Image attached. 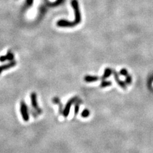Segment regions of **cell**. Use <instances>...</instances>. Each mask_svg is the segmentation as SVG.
Here are the masks:
<instances>
[{
	"label": "cell",
	"instance_id": "5bb4252c",
	"mask_svg": "<svg viewBox=\"0 0 153 153\" xmlns=\"http://www.w3.org/2000/svg\"><path fill=\"white\" fill-rule=\"evenodd\" d=\"M34 0H26V3H27V5L29 6H32Z\"/></svg>",
	"mask_w": 153,
	"mask_h": 153
},
{
	"label": "cell",
	"instance_id": "8992f818",
	"mask_svg": "<svg viewBox=\"0 0 153 153\" xmlns=\"http://www.w3.org/2000/svg\"><path fill=\"white\" fill-rule=\"evenodd\" d=\"M98 80V77L96 76H89L87 75L84 77V81L87 82H93Z\"/></svg>",
	"mask_w": 153,
	"mask_h": 153
},
{
	"label": "cell",
	"instance_id": "6da1fadb",
	"mask_svg": "<svg viewBox=\"0 0 153 153\" xmlns=\"http://www.w3.org/2000/svg\"><path fill=\"white\" fill-rule=\"evenodd\" d=\"M72 5L74 9L75 19L74 22H70L66 20H59L57 23V25L59 27H74L75 25L80 23L81 21V13H80L79 3L76 0H72Z\"/></svg>",
	"mask_w": 153,
	"mask_h": 153
},
{
	"label": "cell",
	"instance_id": "3957f363",
	"mask_svg": "<svg viewBox=\"0 0 153 153\" xmlns=\"http://www.w3.org/2000/svg\"><path fill=\"white\" fill-rule=\"evenodd\" d=\"M31 101L32 106L38 112V113H41L42 110L38 108V105L37 103V96L35 93H32L31 94Z\"/></svg>",
	"mask_w": 153,
	"mask_h": 153
},
{
	"label": "cell",
	"instance_id": "2e32d148",
	"mask_svg": "<svg viewBox=\"0 0 153 153\" xmlns=\"http://www.w3.org/2000/svg\"><path fill=\"white\" fill-rule=\"evenodd\" d=\"M79 110V107L78 104L75 105V115H76V114H78V112Z\"/></svg>",
	"mask_w": 153,
	"mask_h": 153
},
{
	"label": "cell",
	"instance_id": "52a82bcc",
	"mask_svg": "<svg viewBox=\"0 0 153 153\" xmlns=\"http://www.w3.org/2000/svg\"><path fill=\"white\" fill-rule=\"evenodd\" d=\"M114 76H115V80H116V81H117V82H118L119 86H121V87H122V88L126 89V84H125V83L121 81H120L119 77H118V75H117V73L114 72Z\"/></svg>",
	"mask_w": 153,
	"mask_h": 153
},
{
	"label": "cell",
	"instance_id": "8fae6325",
	"mask_svg": "<svg viewBox=\"0 0 153 153\" xmlns=\"http://www.w3.org/2000/svg\"><path fill=\"white\" fill-rule=\"evenodd\" d=\"M112 84L110 81H103L101 84V87H105L110 86Z\"/></svg>",
	"mask_w": 153,
	"mask_h": 153
},
{
	"label": "cell",
	"instance_id": "4fadbf2b",
	"mask_svg": "<svg viewBox=\"0 0 153 153\" xmlns=\"http://www.w3.org/2000/svg\"><path fill=\"white\" fill-rule=\"evenodd\" d=\"M120 74H121L123 75H127V70H126V69H122V70H121V72H120Z\"/></svg>",
	"mask_w": 153,
	"mask_h": 153
},
{
	"label": "cell",
	"instance_id": "5b68a950",
	"mask_svg": "<svg viewBox=\"0 0 153 153\" xmlns=\"http://www.w3.org/2000/svg\"><path fill=\"white\" fill-rule=\"evenodd\" d=\"M16 65V61H11L10 63L8 64H6L4 65H2V66H0V74H1V72L3 70H8V69H10L11 68L14 67Z\"/></svg>",
	"mask_w": 153,
	"mask_h": 153
},
{
	"label": "cell",
	"instance_id": "9a60e30c",
	"mask_svg": "<svg viewBox=\"0 0 153 153\" xmlns=\"http://www.w3.org/2000/svg\"><path fill=\"white\" fill-rule=\"evenodd\" d=\"M7 60L6 56H0V61L1 62H4Z\"/></svg>",
	"mask_w": 153,
	"mask_h": 153
},
{
	"label": "cell",
	"instance_id": "7a4b0ae2",
	"mask_svg": "<svg viewBox=\"0 0 153 153\" xmlns=\"http://www.w3.org/2000/svg\"><path fill=\"white\" fill-rule=\"evenodd\" d=\"M20 111L21 113L22 117L24 121H28L30 119L27 105L24 103V101H21L20 104Z\"/></svg>",
	"mask_w": 153,
	"mask_h": 153
},
{
	"label": "cell",
	"instance_id": "30bf717a",
	"mask_svg": "<svg viewBox=\"0 0 153 153\" xmlns=\"http://www.w3.org/2000/svg\"><path fill=\"white\" fill-rule=\"evenodd\" d=\"M6 57H7V60H8L10 61H12L13 58H14V56H13V54L11 52H8V53H7L6 54Z\"/></svg>",
	"mask_w": 153,
	"mask_h": 153
},
{
	"label": "cell",
	"instance_id": "7c38bea8",
	"mask_svg": "<svg viewBox=\"0 0 153 153\" xmlns=\"http://www.w3.org/2000/svg\"><path fill=\"white\" fill-rule=\"evenodd\" d=\"M132 77L130 75H127L126 79V83L127 84H130L131 82H132Z\"/></svg>",
	"mask_w": 153,
	"mask_h": 153
},
{
	"label": "cell",
	"instance_id": "9c48e42d",
	"mask_svg": "<svg viewBox=\"0 0 153 153\" xmlns=\"http://www.w3.org/2000/svg\"><path fill=\"white\" fill-rule=\"evenodd\" d=\"M89 114H90L89 110H87V109H85V110H84L82 111V114H81V116H82V117H83L84 118H86L88 117Z\"/></svg>",
	"mask_w": 153,
	"mask_h": 153
},
{
	"label": "cell",
	"instance_id": "277c9868",
	"mask_svg": "<svg viewBox=\"0 0 153 153\" xmlns=\"http://www.w3.org/2000/svg\"><path fill=\"white\" fill-rule=\"evenodd\" d=\"M75 99H76L75 98H72V100H70V101L68 102V103L67 104L66 107H65V108H64V110L63 111V114H64V115L65 116V117H67V116H68V115L69 114V112H70V109L71 105L73 103H74V102L75 101Z\"/></svg>",
	"mask_w": 153,
	"mask_h": 153
},
{
	"label": "cell",
	"instance_id": "ba28073f",
	"mask_svg": "<svg viewBox=\"0 0 153 153\" xmlns=\"http://www.w3.org/2000/svg\"><path fill=\"white\" fill-rule=\"evenodd\" d=\"M112 70H111L110 68H106V69H105V72H104L103 76H102L101 79H103V80H104V79H105L108 78V76L112 74Z\"/></svg>",
	"mask_w": 153,
	"mask_h": 153
}]
</instances>
